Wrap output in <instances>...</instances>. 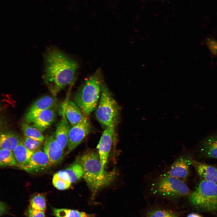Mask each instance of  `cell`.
Here are the masks:
<instances>
[{
    "mask_svg": "<svg viewBox=\"0 0 217 217\" xmlns=\"http://www.w3.org/2000/svg\"><path fill=\"white\" fill-rule=\"evenodd\" d=\"M44 58L43 79L55 97L61 90L74 82L78 65L75 61L55 48L49 49Z\"/></svg>",
    "mask_w": 217,
    "mask_h": 217,
    "instance_id": "1",
    "label": "cell"
},
{
    "mask_svg": "<svg viewBox=\"0 0 217 217\" xmlns=\"http://www.w3.org/2000/svg\"><path fill=\"white\" fill-rule=\"evenodd\" d=\"M78 162L82 167L83 177L94 196L97 191L110 184L115 177V173L105 171L98 153L93 151L85 153Z\"/></svg>",
    "mask_w": 217,
    "mask_h": 217,
    "instance_id": "2",
    "label": "cell"
},
{
    "mask_svg": "<svg viewBox=\"0 0 217 217\" xmlns=\"http://www.w3.org/2000/svg\"><path fill=\"white\" fill-rule=\"evenodd\" d=\"M101 76L98 70L85 80L74 96V102L87 116L97 107L103 84Z\"/></svg>",
    "mask_w": 217,
    "mask_h": 217,
    "instance_id": "3",
    "label": "cell"
},
{
    "mask_svg": "<svg viewBox=\"0 0 217 217\" xmlns=\"http://www.w3.org/2000/svg\"><path fill=\"white\" fill-rule=\"evenodd\" d=\"M188 196L190 202L196 208L206 212L217 211V183L203 179Z\"/></svg>",
    "mask_w": 217,
    "mask_h": 217,
    "instance_id": "4",
    "label": "cell"
},
{
    "mask_svg": "<svg viewBox=\"0 0 217 217\" xmlns=\"http://www.w3.org/2000/svg\"><path fill=\"white\" fill-rule=\"evenodd\" d=\"M119 107L108 89L102 84L99 104L96 111L99 121L106 127L115 126L118 120Z\"/></svg>",
    "mask_w": 217,
    "mask_h": 217,
    "instance_id": "5",
    "label": "cell"
},
{
    "mask_svg": "<svg viewBox=\"0 0 217 217\" xmlns=\"http://www.w3.org/2000/svg\"><path fill=\"white\" fill-rule=\"evenodd\" d=\"M155 191L167 197H178L189 196L192 192L181 180L166 174L160 176L155 183Z\"/></svg>",
    "mask_w": 217,
    "mask_h": 217,
    "instance_id": "6",
    "label": "cell"
},
{
    "mask_svg": "<svg viewBox=\"0 0 217 217\" xmlns=\"http://www.w3.org/2000/svg\"><path fill=\"white\" fill-rule=\"evenodd\" d=\"M87 117L76 125L71 126L68 134L67 153L75 149L90 132L91 127Z\"/></svg>",
    "mask_w": 217,
    "mask_h": 217,
    "instance_id": "7",
    "label": "cell"
},
{
    "mask_svg": "<svg viewBox=\"0 0 217 217\" xmlns=\"http://www.w3.org/2000/svg\"><path fill=\"white\" fill-rule=\"evenodd\" d=\"M56 103L55 99L49 95L44 96L37 99L30 107L25 114L26 122L32 123L42 112L52 108Z\"/></svg>",
    "mask_w": 217,
    "mask_h": 217,
    "instance_id": "8",
    "label": "cell"
},
{
    "mask_svg": "<svg viewBox=\"0 0 217 217\" xmlns=\"http://www.w3.org/2000/svg\"><path fill=\"white\" fill-rule=\"evenodd\" d=\"M115 127H106L102 134L97 146L100 159L104 169L115 137Z\"/></svg>",
    "mask_w": 217,
    "mask_h": 217,
    "instance_id": "9",
    "label": "cell"
},
{
    "mask_svg": "<svg viewBox=\"0 0 217 217\" xmlns=\"http://www.w3.org/2000/svg\"><path fill=\"white\" fill-rule=\"evenodd\" d=\"M64 149L56 141L54 135L47 137L44 144V150L50 161L53 164L60 162L64 155Z\"/></svg>",
    "mask_w": 217,
    "mask_h": 217,
    "instance_id": "10",
    "label": "cell"
},
{
    "mask_svg": "<svg viewBox=\"0 0 217 217\" xmlns=\"http://www.w3.org/2000/svg\"><path fill=\"white\" fill-rule=\"evenodd\" d=\"M192 159L182 156L177 159L171 165L167 174L181 180H185L189 174V167L192 165Z\"/></svg>",
    "mask_w": 217,
    "mask_h": 217,
    "instance_id": "11",
    "label": "cell"
},
{
    "mask_svg": "<svg viewBox=\"0 0 217 217\" xmlns=\"http://www.w3.org/2000/svg\"><path fill=\"white\" fill-rule=\"evenodd\" d=\"M52 165L44 151L39 150L33 154L23 169L28 172H34L47 168Z\"/></svg>",
    "mask_w": 217,
    "mask_h": 217,
    "instance_id": "12",
    "label": "cell"
},
{
    "mask_svg": "<svg viewBox=\"0 0 217 217\" xmlns=\"http://www.w3.org/2000/svg\"><path fill=\"white\" fill-rule=\"evenodd\" d=\"M62 109L61 118L56 125L54 135L57 142L64 149L68 145L69 132L71 127Z\"/></svg>",
    "mask_w": 217,
    "mask_h": 217,
    "instance_id": "13",
    "label": "cell"
},
{
    "mask_svg": "<svg viewBox=\"0 0 217 217\" xmlns=\"http://www.w3.org/2000/svg\"><path fill=\"white\" fill-rule=\"evenodd\" d=\"M62 109L71 126L76 125L87 117L74 102L71 101L66 102Z\"/></svg>",
    "mask_w": 217,
    "mask_h": 217,
    "instance_id": "14",
    "label": "cell"
},
{
    "mask_svg": "<svg viewBox=\"0 0 217 217\" xmlns=\"http://www.w3.org/2000/svg\"><path fill=\"white\" fill-rule=\"evenodd\" d=\"M56 118V113L53 108L44 110L34 119L33 126L42 132L52 125Z\"/></svg>",
    "mask_w": 217,
    "mask_h": 217,
    "instance_id": "15",
    "label": "cell"
},
{
    "mask_svg": "<svg viewBox=\"0 0 217 217\" xmlns=\"http://www.w3.org/2000/svg\"><path fill=\"white\" fill-rule=\"evenodd\" d=\"M191 165L203 179L217 183V168L216 167L193 159Z\"/></svg>",
    "mask_w": 217,
    "mask_h": 217,
    "instance_id": "16",
    "label": "cell"
},
{
    "mask_svg": "<svg viewBox=\"0 0 217 217\" xmlns=\"http://www.w3.org/2000/svg\"><path fill=\"white\" fill-rule=\"evenodd\" d=\"M200 153L203 157L217 159V134L209 136L203 140Z\"/></svg>",
    "mask_w": 217,
    "mask_h": 217,
    "instance_id": "17",
    "label": "cell"
},
{
    "mask_svg": "<svg viewBox=\"0 0 217 217\" xmlns=\"http://www.w3.org/2000/svg\"><path fill=\"white\" fill-rule=\"evenodd\" d=\"M21 141L19 136L15 133L10 131L2 132L0 134V149L12 152Z\"/></svg>",
    "mask_w": 217,
    "mask_h": 217,
    "instance_id": "18",
    "label": "cell"
},
{
    "mask_svg": "<svg viewBox=\"0 0 217 217\" xmlns=\"http://www.w3.org/2000/svg\"><path fill=\"white\" fill-rule=\"evenodd\" d=\"M17 166L23 169L27 164L33 153L23 145L21 141L12 151Z\"/></svg>",
    "mask_w": 217,
    "mask_h": 217,
    "instance_id": "19",
    "label": "cell"
},
{
    "mask_svg": "<svg viewBox=\"0 0 217 217\" xmlns=\"http://www.w3.org/2000/svg\"><path fill=\"white\" fill-rule=\"evenodd\" d=\"M200 44L208 49L211 58H217V29L207 34Z\"/></svg>",
    "mask_w": 217,
    "mask_h": 217,
    "instance_id": "20",
    "label": "cell"
},
{
    "mask_svg": "<svg viewBox=\"0 0 217 217\" xmlns=\"http://www.w3.org/2000/svg\"><path fill=\"white\" fill-rule=\"evenodd\" d=\"M52 215L55 217H94V215L77 210L52 207Z\"/></svg>",
    "mask_w": 217,
    "mask_h": 217,
    "instance_id": "21",
    "label": "cell"
},
{
    "mask_svg": "<svg viewBox=\"0 0 217 217\" xmlns=\"http://www.w3.org/2000/svg\"><path fill=\"white\" fill-rule=\"evenodd\" d=\"M22 131L25 136L42 142L45 140L44 136L40 131L28 124L23 123L21 125Z\"/></svg>",
    "mask_w": 217,
    "mask_h": 217,
    "instance_id": "22",
    "label": "cell"
},
{
    "mask_svg": "<svg viewBox=\"0 0 217 217\" xmlns=\"http://www.w3.org/2000/svg\"><path fill=\"white\" fill-rule=\"evenodd\" d=\"M29 206L36 210L45 212L46 208L45 195L38 193L33 195L30 200Z\"/></svg>",
    "mask_w": 217,
    "mask_h": 217,
    "instance_id": "23",
    "label": "cell"
},
{
    "mask_svg": "<svg viewBox=\"0 0 217 217\" xmlns=\"http://www.w3.org/2000/svg\"><path fill=\"white\" fill-rule=\"evenodd\" d=\"M64 170L68 174L71 183L79 180L83 177V168L78 162L71 165Z\"/></svg>",
    "mask_w": 217,
    "mask_h": 217,
    "instance_id": "24",
    "label": "cell"
},
{
    "mask_svg": "<svg viewBox=\"0 0 217 217\" xmlns=\"http://www.w3.org/2000/svg\"><path fill=\"white\" fill-rule=\"evenodd\" d=\"M0 165L1 167L17 166L12 151L0 149Z\"/></svg>",
    "mask_w": 217,
    "mask_h": 217,
    "instance_id": "25",
    "label": "cell"
},
{
    "mask_svg": "<svg viewBox=\"0 0 217 217\" xmlns=\"http://www.w3.org/2000/svg\"><path fill=\"white\" fill-rule=\"evenodd\" d=\"M21 142L26 148L33 153L40 150L42 143L25 136L21 140Z\"/></svg>",
    "mask_w": 217,
    "mask_h": 217,
    "instance_id": "26",
    "label": "cell"
},
{
    "mask_svg": "<svg viewBox=\"0 0 217 217\" xmlns=\"http://www.w3.org/2000/svg\"><path fill=\"white\" fill-rule=\"evenodd\" d=\"M52 183L55 188L61 190L69 189L71 183L70 182L60 178L56 173L54 174L53 176Z\"/></svg>",
    "mask_w": 217,
    "mask_h": 217,
    "instance_id": "27",
    "label": "cell"
},
{
    "mask_svg": "<svg viewBox=\"0 0 217 217\" xmlns=\"http://www.w3.org/2000/svg\"><path fill=\"white\" fill-rule=\"evenodd\" d=\"M176 214L172 212L162 209H156L149 212L146 217H174Z\"/></svg>",
    "mask_w": 217,
    "mask_h": 217,
    "instance_id": "28",
    "label": "cell"
},
{
    "mask_svg": "<svg viewBox=\"0 0 217 217\" xmlns=\"http://www.w3.org/2000/svg\"><path fill=\"white\" fill-rule=\"evenodd\" d=\"M24 214L26 217H46L45 212L36 210L29 206L26 210Z\"/></svg>",
    "mask_w": 217,
    "mask_h": 217,
    "instance_id": "29",
    "label": "cell"
},
{
    "mask_svg": "<svg viewBox=\"0 0 217 217\" xmlns=\"http://www.w3.org/2000/svg\"><path fill=\"white\" fill-rule=\"evenodd\" d=\"M56 173L60 178L71 182L69 177L65 170H60L57 172Z\"/></svg>",
    "mask_w": 217,
    "mask_h": 217,
    "instance_id": "30",
    "label": "cell"
},
{
    "mask_svg": "<svg viewBox=\"0 0 217 217\" xmlns=\"http://www.w3.org/2000/svg\"><path fill=\"white\" fill-rule=\"evenodd\" d=\"M8 212V207L6 203L3 202H0V216H3Z\"/></svg>",
    "mask_w": 217,
    "mask_h": 217,
    "instance_id": "31",
    "label": "cell"
},
{
    "mask_svg": "<svg viewBox=\"0 0 217 217\" xmlns=\"http://www.w3.org/2000/svg\"><path fill=\"white\" fill-rule=\"evenodd\" d=\"M187 217H202L200 215L196 213H191L189 214Z\"/></svg>",
    "mask_w": 217,
    "mask_h": 217,
    "instance_id": "32",
    "label": "cell"
},
{
    "mask_svg": "<svg viewBox=\"0 0 217 217\" xmlns=\"http://www.w3.org/2000/svg\"><path fill=\"white\" fill-rule=\"evenodd\" d=\"M174 217H177V215H176Z\"/></svg>",
    "mask_w": 217,
    "mask_h": 217,
    "instance_id": "33",
    "label": "cell"
}]
</instances>
